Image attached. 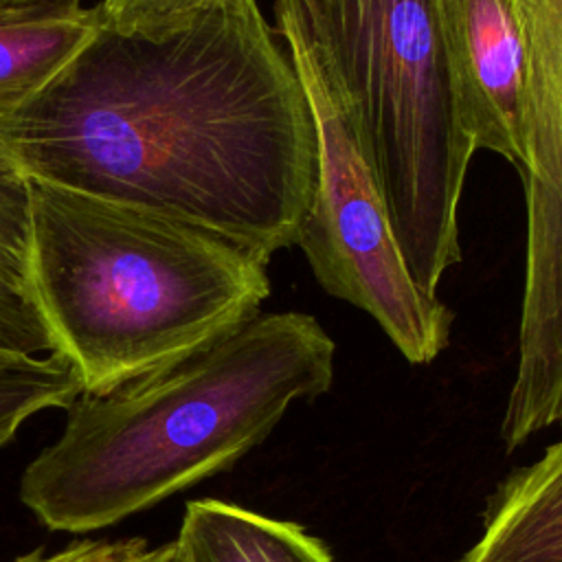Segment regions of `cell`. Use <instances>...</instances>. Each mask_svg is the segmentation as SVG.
Masks as SVG:
<instances>
[{
    "label": "cell",
    "mask_w": 562,
    "mask_h": 562,
    "mask_svg": "<svg viewBox=\"0 0 562 562\" xmlns=\"http://www.w3.org/2000/svg\"><path fill=\"white\" fill-rule=\"evenodd\" d=\"M147 551L145 538L119 540H77L57 553L46 555L42 549L13 558L11 562H134Z\"/></svg>",
    "instance_id": "13"
},
{
    "label": "cell",
    "mask_w": 562,
    "mask_h": 562,
    "mask_svg": "<svg viewBox=\"0 0 562 562\" xmlns=\"http://www.w3.org/2000/svg\"><path fill=\"white\" fill-rule=\"evenodd\" d=\"M31 180L0 136V351L55 353L33 285Z\"/></svg>",
    "instance_id": "11"
},
{
    "label": "cell",
    "mask_w": 562,
    "mask_h": 562,
    "mask_svg": "<svg viewBox=\"0 0 562 562\" xmlns=\"http://www.w3.org/2000/svg\"><path fill=\"white\" fill-rule=\"evenodd\" d=\"M334 340L303 312L257 314L187 360L81 393L57 441L22 472L20 501L50 531L112 527L261 443L296 400L334 380Z\"/></svg>",
    "instance_id": "2"
},
{
    "label": "cell",
    "mask_w": 562,
    "mask_h": 562,
    "mask_svg": "<svg viewBox=\"0 0 562 562\" xmlns=\"http://www.w3.org/2000/svg\"><path fill=\"white\" fill-rule=\"evenodd\" d=\"M525 35L527 244L507 452L562 419V0H514Z\"/></svg>",
    "instance_id": "6"
},
{
    "label": "cell",
    "mask_w": 562,
    "mask_h": 562,
    "mask_svg": "<svg viewBox=\"0 0 562 562\" xmlns=\"http://www.w3.org/2000/svg\"><path fill=\"white\" fill-rule=\"evenodd\" d=\"M0 136L29 180L189 222L268 263L296 244L316 187L312 110L257 0L101 20Z\"/></svg>",
    "instance_id": "1"
},
{
    "label": "cell",
    "mask_w": 562,
    "mask_h": 562,
    "mask_svg": "<svg viewBox=\"0 0 562 562\" xmlns=\"http://www.w3.org/2000/svg\"><path fill=\"white\" fill-rule=\"evenodd\" d=\"M37 307L83 393L169 369L259 314L268 261L189 222L31 180Z\"/></svg>",
    "instance_id": "3"
},
{
    "label": "cell",
    "mask_w": 562,
    "mask_h": 562,
    "mask_svg": "<svg viewBox=\"0 0 562 562\" xmlns=\"http://www.w3.org/2000/svg\"><path fill=\"white\" fill-rule=\"evenodd\" d=\"M134 562H182V558H180V551L173 540V542L158 544L154 549L147 547V551L143 555H138Z\"/></svg>",
    "instance_id": "15"
},
{
    "label": "cell",
    "mask_w": 562,
    "mask_h": 562,
    "mask_svg": "<svg viewBox=\"0 0 562 562\" xmlns=\"http://www.w3.org/2000/svg\"><path fill=\"white\" fill-rule=\"evenodd\" d=\"M33 2H61V0H0V7H9V4H33ZM81 2V0H75Z\"/></svg>",
    "instance_id": "16"
},
{
    "label": "cell",
    "mask_w": 562,
    "mask_h": 562,
    "mask_svg": "<svg viewBox=\"0 0 562 562\" xmlns=\"http://www.w3.org/2000/svg\"><path fill=\"white\" fill-rule=\"evenodd\" d=\"M81 393V380L61 353L0 351V450L29 417L48 408L66 411Z\"/></svg>",
    "instance_id": "12"
},
{
    "label": "cell",
    "mask_w": 562,
    "mask_h": 562,
    "mask_svg": "<svg viewBox=\"0 0 562 562\" xmlns=\"http://www.w3.org/2000/svg\"><path fill=\"white\" fill-rule=\"evenodd\" d=\"M176 547L182 562H334L301 525L217 498L187 503Z\"/></svg>",
    "instance_id": "10"
},
{
    "label": "cell",
    "mask_w": 562,
    "mask_h": 562,
    "mask_svg": "<svg viewBox=\"0 0 562 562\" xmlns=\"http://www.w3.org/2000/svg\"><path fill=\"white\" fill-rule=\"evenodd\" d=\"M99 24V7L75 0L0 7V116L42 92Z\"/></svg>",
    "instance_id": "9"
},
{
    "label": "cell",
    "mask_w": 562,
    "mask_h": 562,
    "mask_svg": "<svg viewBox=\"0 0 562 562\" xmlns=\"http://www.w3.org/2000/svg\"><path fill=\"white\" fill-rule=\"evenodd\" d=\"M202 0H99L101 20L114 26H136L193 7Z\"/></svg>",
    "instance_id": "14"
},
{
    "label": "cell",
    "mask_w": 562,
    "mask_h": 562,
    "mask_svg": "<svg viewBox=\"0 0 562 562\" xmlns=\"http://www.w3.org/2000/svg\"><path fill=\"white\" fill-rule=\"evenodd\" d=\"M459 562H562V439L496 487Z\"/></svg>",
    "instance_id": "8"
},
{
    "label": "cell",
    "mask_w": 562,
    "mask_h": 562,
    "mask_svg": "<svg viewBox=\"0 0 562 562\" xmlns=\"http://www.w3.org/2000/svg\"><path fill=\"white\" fill-rule=\"evenodd\" d=\"M459 121L474 151L525 171V35L514 0H430Z\"/></svg>",
    "instance_id": "7"
},
{
    "label": "cell",
    "mask_w": 562,
    "mask_h": 562,
    "mask_svg": "<svg viewBox=\"0 0 562 562\" xmlns=\"http://www.w3.org/2000/svg\"><path fill=\"white\" fill-rule=\"evenodd\" d=\"M342 101L413 281L437 294L461 261L459 202L474 154L430 0H279Z\"/></svg>",
    "instance_id": "4"
},
{
    "label": "cell",
    "mask_w": 562,
    "mask_h": 562,
    "mask_svg": "<svg viewBox=\"0 0 562 562\" xmlns=\"http://www.w3.org/2000/svg\"><path fill=\"white\" fill-rule=\"evenodd\" d=\"M274 20L316 130V187L296 246L327 294L367 312L408 362H432L450 342L452 312L413 281L347 110L279 0Z\"/></svg>",
    "instance_id": "5"
}]
</instances>
